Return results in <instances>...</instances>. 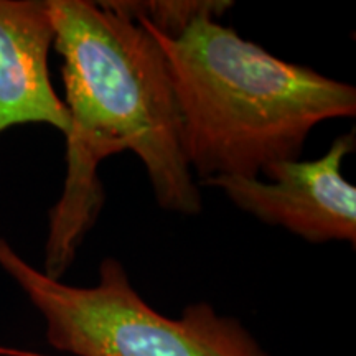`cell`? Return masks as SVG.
<instances>
[{
	"label": "cell",
	"mask_w": 356,
	"mask_h": 356,
	"mask_svg": "<svg viewBox=\"0 0 356 356\" xmlns=\"http://www.w3.org/2000/svg\"><path fill=\"white\" fill-rule=\"evenodd\" d=\"M63 60L66 177L50 210L43 273L61 280L104 204L99 163L131 150L163 210L193 216L202 195L186 160L181 118L157 40L126 2L47 0Z\"/></svg>",
	"instance_id": "obj_1"
},
{
	"label": "cell",
	"mask_w": 356,
	"mask_h": 356,
	"mask_svg": "<svg viewBox=\"0 0 356 356\" xmlns=\"http://www.w3.org/2000/svg\"><path fill=\"white\" fill-rule=\"evenodd\" d=\"M134 15L165 56L186 160L200 181L259 178L299 160L317 124L355 118V86L270 55L221 25V13H203L172 37Z\"/></svg>",
	"instance_id": "obj_2"
},
{
	"label": "cell",
	"mask_w": 356,
	"mask_h": 356,
	"mask_svg": "<svg viewBox=\"0 0 356 356\" xmlns=\"http://www.w3.org/2000/svg\"><path fill=\"white\" fill-rule=\"evenodd\" d=\"M0 269L25 293L44 322L50 346L73 356H273L238 318L208 302L178 318L142 299L115 257L101 261L97 282L68 286L48 277L0 238Z\"/></svg>",
	"instance_id": "obj_3"
},
{
	"label": "cell",
	"mask_w": 356,
	"mask_h": 356,
	"mask_svg": "<svg viewBox=\"0 0 356 356\" xmlns=\"http://www.w3.org/2000/svg\"><path fill=\"white\" fill-rule=\"evenodd\" d=\"M355 144V132L337 137L317 160H287L266 168L262 175L269 180L215 177L200 184L222 190L243 211L305 241H346L355 246L356 188L341 173Z\"/></svg>",
	"instance_id": "obj_4"
},
{
	"label": "cell",
	"mask_w": 356,
	"mask_h": 356,
	"mask_svg": "<svg viewBox=\"0 0 356 356\" xmlns=\"http://www.w3.org/2000/svg\"><path fill=\"white\" fill-rule=\"evenodd\" d=\"M53 42L47 0H0V134L26 124L68 131L48 65Z\"/></svg>",
	"instance_id": "obj_5"
},
{
	"label": "cell",
	"mask_w": 356,
	"mask_h": 356,
	"mask_svg": "<svg viewBox=\"0 0 356 356\" xmlns=\"http://www.w3.org/2000/svg\"><path fill=\"white\" fill-rule=\"evenodd\" d=\"M0 356H47L33 353V351H25V350H17V348H7V346H0Z\"/></svg>",
	"instance_id": "obj_6"
}]
</instances>
